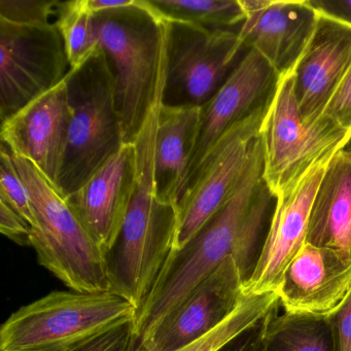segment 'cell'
I'll return each mask as SVG.
<instances>
[{
  "label": "cell",
  "instance_id": "1f68e13d",
  "mask_svg": "<svg viewBox=\"0 0 351 351\" xmlns=\"http://www.w3.org/2000/svg\"><path fill=\"white\" fill-rule=\"evenodd\" d=\"M319 14L351 25V0H309Z\"/></svg>",
  "mask_w": 351,
  "mask_h": 351
},
{
  "label": "cell",
  "instance_id": "d6a6232c",
  "mask_svg": "<svg viewBox=\"0 0 351 351\" xmlns=\"http://www.w3.org/2000/svg\"><path fill=\"white\" fill-rule=\"evenodd\" d=\"M85 7L92 15L110 11L119 8L128 7L133 5L135 0H84Z\"/></svg>",
  "mask_w": 351,
  "mask_h": 351
},
{
  "label": "cell",
  "instance_id": "277c9868",
  "mask_svg": "<svg viewBox=\"0 0 351 351\" xmlns=\"http://www.w3.org/2000/svg\"><path fill=\"white\" fill-rule=\"evenodd\" d=\"M65 83L69 126L58 191L69 198L125 143L114 99V75L101 47L79 69H71Z\"/></svg>",
  "mask_w": 351,
  "mask_h": 351
},
{
  "label": "cell",
  "instance_id": "7c38bea8",
  "mask_svg": "<svg viewBox=\"0 0 351 351\" xmlns=\"http://www.w3.org/2000/svg\"><path fill=\"white\" fill-rule=\"evenodd\" d=\"M245 21L238 34L277 75L293 73L317 27L319 13L309 0H241Z\"/></svg>",
  "mask_w": 351,
  "mask_h": 351
},
{
  "label": "cell",
  "instance_id": "30bf717a",
  "mask_svg": "<svg viewBox=\"0 0 351 351\" xmlns=\"http://www.w3.org/2000/svg\"><path fill=\"white\" fill-rule=\"evenodd\" d=\"M271 97L226 131L199 168L178 202V229L174 250L184 246L202 229L237 186L260 134Z\"/></svg>",
  "mask_w": 351,
  "mask_h": 351
},
{
  "label": "cell",
  "instance_id": "4dcf8cb0",
  "mask_svg": "<svg viewBox=\"0 0 351 351\" xmlns=\"http://www.w3.org/2000/svg\"><path fill=\"white\" fill-rule=\"evenodd\" d=\"M268 315L264 319L261 320L256 326H252V328L246 330L237 338L234 339L232 342L226 345L219 351H266L265 328H266Z\"/></svg>",
  "mask_w": 351,
  "mask_h": 351
},
{
  "label": "cell",
  "instance_id": "ffe728a7",
  "mask_svg": "<svg viewBox=\"0 0 351 351\" xmlns=\"http://www.w3.org/2000/svg\"><path fill=\"white\" fill-rule=\"evenodd\" d=\"M306 242L351 252V159L338 152L314 197Z\"/></svg>",
  "mask_w": 351,
  "mask_h": 351
},
{
  "label": "cell",
  "instance_id": "f1b7e54d",
  "mask_svg": "<svg viewBox=\"0 0 351 351\" xmlns=\"http://www.w3.org/2000/svg\"><path fill=\"white\" fill-rule=\"evenodd\" d=\"M0 232L19 245L32 246V226L17 211L1 200Z\"/></svg>",
  "mask_w": 351,
  "mask_h": 351
},
{
  "label": "cell",
  "instance_id": "7a4b0ae2",
  "mask_svg": "<svg viewBox=\"0 0 351 351\" xmlns=\"http://www.w3.org/2000/svg\"><path fill=\"white\" fill-rule=\"evenodd\" d=\"M161 102L135 139L136 184L122 229L104 254L110 293L137 309L153 291L176 246L178 206L158 196L154 176L156 133Z\"/></svg>",
  "mask_w": 351,
  "mask_h": 351
},
{
  "label": "cell",
  "instance_id": "6da1fadb",
  "mask_svg": "<svg viewBox=\"0 0 351 351\" xmlns=\"http://www.w3.org/2000/svg\"><path fill=\"white\" fill-rule=\"evenodd\" d=\"M264 152L252 149L247 166L223 206L184 246L170 254L135 318L137 338H143L199 282L228 256H233L246 282L260 256L276 198L265 184Z\"/></svg>",
  "mask_w": 351,
  "mask_h": 351
},
{
  "label": "cell",
  "instance_id": "3957f363",
  "mask_svg": "<svg viewBox=\"0 0 351 351\" xmlns=\"http://www.w3.org/2000/svg\"><path fill=\"white\" fill-rule=\"evenodd\" d=\"M94 29L114 75L124 143H133L161 101L165 80L166 23L149 3L93 15Z\"/></svg>",
  "mask_w": 351,
  "mask_h": 351
},
{
  "label": "cell",
  "instance_id": "9a60e30c",
  "mask_svg": "<svg viewBox=\"0 0 351 351\" xmlns=\"http://www.w3.org/2000/svg\"><path fill=\"white\" fill-rule=\"evenodd\" d=\"M69 106L64 81L1 123V143L34 164L58 190L66 149Z\"/></svg>",
  "mask_w": 351,
  "mask_h": 351
},
{
  "label": "cell",
  "instance_id": "836d02e7",
  "mask_svg": "<svg viewBox=\"0 0 351 351\" xmlns=\"http://www.w3.org/2000/svg\"><path fill=\"white\" fill-rule=\"evenodd\" d=\"M341 152L344 153L347 157H349L351 159V134L350 136H349L348 141H347L346 145L343 147V149H341Z\"/></svg>",
  "mask_w": 351,
  "mask_h": 351
},
{
  "label": "cell",
  "instance_id": "ba28073f",
  "mask_svg": "<svg viewBox=\"0 0 351 351\" xmlns=\"http://www.w3.org/2000/svg\"><path fill=\"white\" fill-rule=\"evenodd\" d=\"M164 19L162 104L203 108L225 85L250 49L235 30H213L191 22Z\"/></svg>",
  "mask_w": 351,
  "mask_h": 351
},
{
  "label": "cell",
  "instance_id": "603a6c76",
  "mask_svg": "<svg viewBox=\"0 0 351 351\" xmlns=\"http://www.w3.org/2000/svg\"><path fill=\"white\" fill-rule=\"evenodd\" d=\"M275 293L245 295L235 311L208 334L178 351H219L279 307ZM132 351H147L139 340Z\"/></svg>",
  "mask_w": 351,
  "mask_h": 351
},
{
  "label": "cell",
  "instance_id": "4316f807",
  "mask_svg": "<svg viewBox=\"0 0 351 351\" xmlns=\"http://www.w3.org/2000/svg\"><path fill=\"white\" fill-rule=\"evenodd\" d=\"M138 338L135 319L114 326L63 351H132Z\"/></svg>",
  "mask_w": 351,
  "mask_h": 351
},
{
  "label": "cell",
  "instance_id": "83f0119b",
  "mask_svg": "<svg viewBox=\"0 0 351 351\" xmlns=\"http://www.w3.org/2000/svg\"><path fill=\"white\" fill-rule=\"evenodd\" d=\"M324 118L351 133V65L330 99Z\"/></svg>",
  "mask_w": 351,
  "mask_h": 351
},
{
  "label": "cell",
  "instance_id": "44dd1931",
  "mask_svg": "<svg viewBox=\"0 0 351 351\" xmlns=\"http://www.w3.org/2000/svg\"><path fill=\"white\" fill-rule=\"evenodd\" d=\"M277 309L267 317L266 351H332L328 318L287 312L278 315Z\"/></svg>",
  "mask_w": 351,
  "mask_h": 351
},
{
  "label": "cell",
  "instance_id": "cb8c5ba5",
  "mask_svg": "<svg viewBox=\"0 0 351 351\" xmlns=\"http://www.w3.org/2000/svg\"><path fill=\"white\" fill-rule=\"evenodd\" d=\"M55 23L62 36L71 69H79L99 49L93 15L84 0L59 1Z\"/></svg>",
  "mask_w": 351,
  "mask_h": 351
},
{
  "label": "cell",
  "instance_id": "ac0fdd59",
  "mask_svg": "<svg viewBox=\"0 0 351 351\" xmlns=\"http://www.w3.org/2000/svg\"><path fill=\"white\" fill-rule=\"evenodd\" d=\"M136 149H122L66 198L96 243L106 254L116 241L134 194Z\"/></svg>",
  "mask_w": 351,
  "mask_h": 351
},
{
  "label": "cell",
  "instance_id": "2e32d148",
  "mask_svg": "<svg viewBox=\"0 0 351 351\" xmlns=\"http://www.w3.org/2000/svg\"><path fill=\"white\" fill-rule=\"evenodd\" d=\"M277 81L278 75L272 66L258 53L250 49L225 85L202 108L186 191L217 141L234 124L265 104L272 96Z\"/></svg>",
  "mask_w": 351,
  "mask_h": 351
},
{
  "label": "cell",
  "instance_id": "484cf974",
  "mask_svg": "<svg viewBox=\"0 0 351 351\" xmlns=\"http://www.w3.org/2000/svg\"><path fill=\"white\" fill-rule=\"evenodd\" d=\"M58 5L57 0H0V20L21 25L52 23Z\"/></svg>",
  "mask_w": 351,
  "mask_h": 351
},
{
  "label": "cell",
  "instance_id": "8fae6325",
  "mask_svg": "<svg viewBox=\"0 0 351 351\" xmlns=\"http://www.w3.org/2000/svg\"><path fill=\"white\" fill-rule=\"evenodd\" d=\"M244 279L228 256L143 338L147 351H178L225 322L241 303Z\"/></svg>",
  "mask_w": 351,
  "mask_h": 351
},
{
  "label": "cell",
  "instance_id": "e0dca14e",
  "mask_svg": "<svg viewBox=\"0 0 351 351\" xmlns=\"http://www.w3.org/2000/svg\"><path fill=\"white\" fill-rule=\"evenodd\" d=\"M351 65V25L319 14L307 50L293 71L304 123L316 125Z\"/></svg>",
  "mask_w": 351,
  "mask_h": 351
},
{
  "label": "cell",
  "instance_id": "f546056e",
  "mask_svg": "<svg viewBox=\"0 0 351 351\" xmlns=\"http://www.w3.org/2000/svg\"><path fill=\"white\" fill-rule=\"evenodd\" d=\"M328 320L332 330V351H351V293Z\"/></svg>",
  "mask_w": 351,
  "mask_h": 351
},
{
  "label": "cell",
  "instance_id": "d6986e66",
  "mask_svg": "<svg viewBox=\"0 0 351 351\" xmlns=\"http://www.w3.org/2000/svg\"><path fill=\"white\" fill-rule=\"evenodd\" d=\"M202 108L160 104L156 133L154 176L158 196L178 205L196 147Z\"/></svg>",
  "mask_w": 351,
  "mask_h": 351
},
{
  "label": "cell",
  "instance_id": "9c48e42d",
  "mask_svg": "<svg viewBox=\"0 0 351 351\" xmlns=\"http://www.w3.org/2000/svg\"><path fill=\"white\" fill-rule=\"evenodd\" d=\"M71 71L56 23L21 25L0 20V120L23 110Z\"/></svg>",
  "mask_w": 351,
  "mask_h": 351
},
{
  "label": "cell",
  "instance_id": "5b68a950",
  "mask_svg": "<svg viewBox=\"0 0 351 351\" xmlns=\"http://www.w3.org/2000/svg\"><path fill=\"white\" fill-rule=\"evenodd\" d=\"M12 156L32 199V247L38 263L73 291H110L104 252L71 203L34 164Z\"/></svg>",
  "mask_w": 351,
  "mask_h": 351
},
{
  "label": "cell",
  "instance_id": "52a82bcc",
  "mask_svg": "<svg viewBox=\"0 0 351 351\" xmlns=\"http://www.w3.org/2000/svg\"><path fill=\"white\" fill-rule=\"evenodd\" d=\"M350 134L326 118L312 126L305 124L295 96V75H281L260 130L265 184L277 198L314 166L328 163Z\"/></svg>",
  "mask_w": 351,
  "mask_h": 351
},
{
  "label": "cell",
  "instance_id": "8992f818",
  "mask_svg": "<svg viewBox=\"0 0 351 351\" xmlns=\"http://www.w3.org/2000/svg\"><path fill=\"white\" fill-rule=\"evenodd\" d=\"M136 315L130 302L110 291H52L8 318L0 351H63Z\"/></svg>",
  "mask_w": 351,
  "mask_h": 351
},
{
  "label": "cell",
  "instance_id": "4fadbf2b",
  "mask_svg": "<svg viewBox=\"0 0 351 351\" xmlns=\"http://www.w3.org/2000/svg\"><path fill=\"white\" fill-rule=\"evenodd\" d=\"M274 293L287 313L328 318L351 293V252L305 242Z\"/></svg>",
  "mask_w": 351,
  "mask_h": 351
},
{
  "label": "cell",
  "instance_id": "7402d4cb",
  "mask_svg": "<svg viewBox=\"0 0 351 351\" xmlns=\"http://www.w3.org/2000/svg\"><path fill=\"white\" fill-rule=\"evenodd\" d=\"M166 19L191 22L213 30L239 32L245 21L241 0H149Z\"/></svg>",
  "mask_w": 351,
  "mask_h": 351
},
{
  "label": "cell",
  "instance_id": "d4e9b609",
  "mask_svg": "<svg viewBox=\"0 0 351 351\" xmlns=\"http://www.w3.org/2000/svg\"><path fill=\"white\" fill-rule=\"evenodd\" d=\"M0 200L34 225L32 199L25 182L22 180L13 156L3 143L0 145Z\"/></svg>",
  "mask_w": 351,
  "mask_h": 351
},
{
  "label": "cell",
  "instance_id": "5bb4252c",
  "mask_svg": "<svg viewBox=\"0 0 351 351\" xmlns=\"http://www.w3.org/2000/svg\"><path fill=\"white\" fill-rule=\"evenodd\" d=\"M328 164L314 166L293 188L277 197L260 256L244 283V295L274 293L278 287L289 263L306 242L314 197Z\"/></svg>",
  "mask_w": 351,
  "mask_h": 351
}]
</instances>
